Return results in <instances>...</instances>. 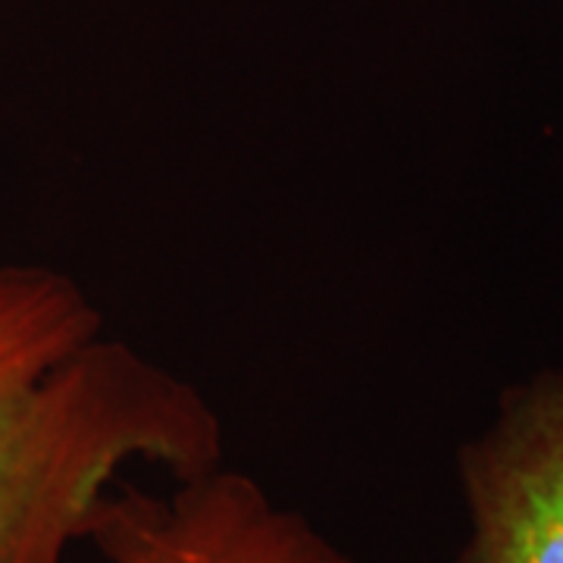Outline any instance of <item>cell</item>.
I'll use <instances>...</instances> for the list:
<instances>
[{
    "label": "cell",
    "instance_id": "cell-1",
    "mask_svg": "<svg viewBox=\"0 0 563 563\" xmlns=\"http://www.w3.org/2000/svg\"><path fill=\"white\" fill-rule=\"evenodd\" d=\"M220 463L198 385L117 335L73 276L0 257V563H69L132 466Z\"/></svg>",
    "mask_w": 563,
    "mask_h": 563
},
{
    "label": "cell",
    "instance_id": "cell-2",
    "mask_svg": "<svg viewBox=\"0 0 563 563\" xmlns=\"http://www.w3.org/2000/svg\"><path fill=\"white\" fill-rule=\"evenodd\" d=\"M88 542L103 563H357L301 510L225 463L169 479L166 492L125 479Z\"/></svg>",
    "mask_w": 563,
    "mask_h": 563
},
{
    "label": "cell",
    "instance_id": "cell-3",
    "mask_svg": "<svg viewBox=\"0 0 563 563\" xmlns=\"http://www.w3.org/2000/svg\"><path fill=\"white\" fill-rule=\"evenodd\" d=\"M461 485L470 539L454 563H563V373L504 391L463 444Z\"/></svg>",
    "mask_w": 563,
    "mask_h": 563
}]
</instances>
